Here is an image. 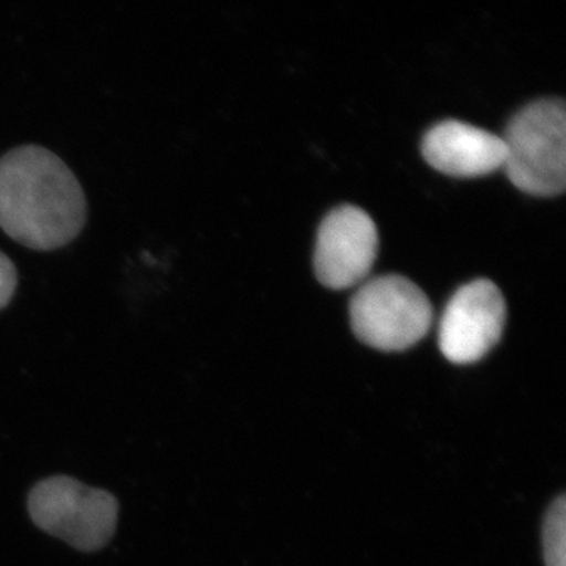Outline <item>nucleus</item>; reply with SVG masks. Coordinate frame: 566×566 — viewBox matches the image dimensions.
Listing matches in <instances>:
<instances>
[{"instance_id":"obj_1","label":"nucleus","mask_w":566,"mask_h":566,"mask_svg":"<svg viewBox=\"0 0 566 566\" xmlns=\"http://www.w3.org/2000/svg\"><path fill=\"white\" fill-rule=\"evenodd\" d=\"M85 222L82 186L57 155L22 145L0 158V229L11 240L55 251L76 240Z\"/></svg>"},{"instance_id":"obj_2","label":"nucleus","mask_w":566,"mask_h":566,"mask_svg":"<svg viewBox=\"0 0 566 566\" xmlns=\"http://www.w3.org/2000/svg\"><path fill=\"white\" fill-rule=\"evenodd\" d=\"M504 169L520 191L554 197L566 186V111L562 99L528 104L506 126Z\"/></svg>"},{"instance_id":"obj_3","label":"nucleus","mask_w":566,"mask_h":566,"mask_svg":"<svg viewBox=\"0 0 566 566\" xmlns=\"http://www.w3.org/2000/svg\"><path fill=\"white\" fill-rule=\"evenodd\" d=\"M28 510L41 531L81 553H96L114 536L120 505L109 491L54 475L32 488Z\"/></svg>"},{"instance_id":"obj_4","label":"nucleus","mask_w":566,"mask_h":566,"mask_svg":"<svg viewBox=\"0 0 566 566\" xmlns=\"http://www.w3.org/2000/svg\"><path fill=\"white\" fill-rule=\"evenodd\" d=\"M354 334L381 352H405L427 335L433 307L427 294L401 275L370 279L349 305Z\"/></svg>"},{"instance_id":"obj_5","label":"nucleus","mask_w":566,"mask_h":566,"mask_svg":"<svg viewBox=\"0 0 566 566\" xmlns=\"http://www.w3.org/2000/svg\"><path fill=\"white\" fill-rule=\"evenodd\" d=\"M506 304L499 286L479 279L461 286L439 323V348L453 364H474L501 340Z\"/></svg>"},{"instance_id":"obj_6","label":"nucleus","mask_w":566,"mask_h":566,"mask_svg":"<svg viewBox=\"0 0 566 566\" xmlns=\"http://www.w3.org/2000/svg\"><path fill=\"white\" fill-rule=\"evenodd\" d=\"M378 245V230L368 212L352 205L335 208L324 218L316 237V277L333 290L364 282L374 268Z\"/></svg>"},{"instance_id":"obj_7","label":"nucleus","mask_w":566,"mask_h":566,"mask_svg":"<svg viewBox=\"0 0 566 566\" xmlns=\"http://www.w3.org/2000/svg\"><path fill=\"white\" fill-rule=\"evenodd\" d=\"M424 161L438 172L457 178L485 177L502 169L505 145L502 137L458 120L438 123L422 142Z\"/></svg>"},{"instance_id":"obj_8","label":"nucleus","mask_w":566,"mask_h":566,"mask_svg":"<svg viewBox=\"0 0 566 566\" xmlns=\"http://www.w3.org/2000/svg\"><path fill=\"white\" fill-rule=\"evenodd\" d=\"M546 566H566V504L564 495L551 505L543 526Z\"/></svg>"},{"instance_id":"obj_9","label":"nucleus","mask_w":566,"mask_h":566,"mask_svg":"<svg viewBox=\"0 0 566 566\" xmlns=\"http://www.w3.org/2000/svg\"><path fill=\"white\" fill-rule=\"evenodd\" d=\"M18 285V271L13 262L0 252V311L6 308L13 300Z\"/></svg>"}]
</instances>
